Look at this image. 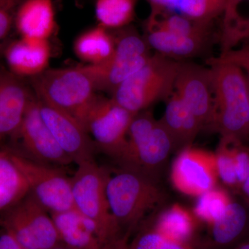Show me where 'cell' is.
<instances>
[{
    "mask_svg": "<svg viewBox=\"0 0 249 249\" xmlns=\"http://www.w3.org/2000/svg\"><path fill=\"white\" fill-rule=\"evenodd\" d=\"M213 91L211 130L243 142L249 136V93L243 70L223 57L207 60Z\"/></svg>",
    "mask_w": 249,
    "mask_h": 249,
    "instance_id": "6da1fadb",
    "label": "cell"
},
{
    "mask_svg": "<svg viewBox=\"0 0 249 249\" xmlns=\"http://www.w3.org/2000/svg\"><path fill=\"white\" fill-rule=\"evenodd\" d=\"M109 209L121 231L129 233L145 216L164 200L155 179L137 170L121 168L109 172L106 183Z\"/></svg>",
    "mask_w": 249,
    "mask_h": 249,
    "instance_id": "7a4b0ae2",
    "label": "cell"
},
{
    "mask_svg": "<svg viewBox=\"0 0 249 249\" xmlns=\"http://www.w3.org/2000/svg\"><path fill=\"white\" fill-rule=\"evenodd\" d=\"M180 61L155 53L111 95L121 107L137 114L173 95Z\"/></svg>",
    "mask_w": 249,
    "mask_h": 249,
    "instance_id": "3957f363",
    "label": "cell"
},
{
    "mask_svg": "<svg viewBox=\"0 0 249 249\" xmlns=\"http://www.w3.org/2000/svg\"><path fill=\"white\" fill-rule=\"evenodd\" d=\"M36 97L76 118L82 124L97 91L83 67L47 69L29 78Z\"/></svg>",
    "mask_w": 249,
    "mask_h": 249,
    "instance_id": "277c9868",
    "label": "cell"
},
{
    "mask_svg": "<svg viewBox=\"0 0 249 249\" xmlns=\"http://www.w3.org/2000/svg\"><path fill=\"white\" fill-rule=\"evenodd\" d=\"M174 150L169 134L150 111L136 114L131 123L127 142L116 160L121 168L137 170L155 179Z\"/></svg>",
    "mask_w": 249,
    "mask_h": 249,
    "instance_id": "5b68a950",
    "label": "cell"
},
{
    "mask_svg": "<svg viewBox=\"0 0 249 249\" xmlns=\"http://www.w3.org/2000/svg\"><path fill=\"white\" fill-rule=\"evenodd\" d=\"M71 178L73 208L96 228L103 245L121 235V229L111 214L106 194L109 171L95 162L77 165Z\"/></svg>",
    "mask_w": 249,
    "mask_h": 249,
    "instance_id": "8992f818",
    "label": "cell"
},
{
    "mask_svg": "<svg viewBox=\"0 0 249 249\" xmlns=\"http://www.w3.org/2000/svg\"><path fill=\"white\" fill-rule=\"evenodd\" d=\"M115 49L107 61L83 67L92 80L96 91L114 92L116 88L140 70L151 57L150 47L134 28L116 29L113 34Z\"/></svg>",
    "mask_w": 249,
    "mask_h": 249,
    "instance_id": "52a82bcc",
    "label": "cell"
},
{
    "mask_svg": "<svg viewBox=\"0 0 249 249\" xmlns=\"http://www.w3.org/2000/svg\"><path fill=\"white\" fill-rule=\"evenodd\" d=\"M0 224L23 249H47L61 242L50 213L29 193L0 213Z\"/></svg>",
    "mask_w": 249,
    "mask_h": 249,
    "instance_id": "ba28073f",
    "label": "cell"
},
{
    "mask_svg": "<svg viewBox=\"0 0 249 249\" xmlns=\"http://www.w3.org/2000/svg\"><path fill=\"white\" fill-rule=\"evenodd\" d=\"M135 115L111 97L96 94L82 124L96 149L116 160L125 145L129 127Z\"/></svg>",
    "mask_w": 249,
    "mask_h": 249,
    "instance_id": "9c48e42d",
    "label": "cell"
},
{
    "mask_svg": "<svg viewBox=\"0 0 249 249\" xmlns=\"http://www.w3.org/2000/svg\"><path fill=\"white\" fill-rule=\"evenodd\" d=\"M9 141L6 145L13 151L33 161L57 168L73 163L42 120L36 95L17 134Z\"/></svg>",
    "mask_w": 249,
    "mask_h": 249,
    "instance_id": "30bf717a",
    "label": "cell"
},
{
    "mask_svg": "<svg viewBox=\"0 0 249 249\" xmlns=\"http://www.w3.org/2000/svg\"><path fill=\"white\" fill-rule=\"evenodd\" d=\"M5 145L24 175L29 193L49 213L73 208L71 178L65 175L62 168L33 161Z\"/></svg>",
    "mask_w": 249,
    "mask_h": 249,
    "instance_id": "8fae6325",
    "label": "cell"
},
{
    "mask_svg": "<svg viewBox=\"0 0 249 249\" xmlns=\"http://www.w3.org/2000/svg\"><path fill=\"white\" fill-rule=\"evenodd\" d=\"M174 188L191 196H201L217 186L218 175L215 154L192 146L178 152L170 172Z\"/></svg>",
    "mask_w": 249,
    "mask_h": 249,
    "instance_id": "7c38bea8",
    "label": "cell"
},
{
    "mask_svg": "<svg viewBox=\"0 0 249 249\" xmlns=\"http://www.w3.org/2000/svg\"><path fill=\"white\" fill-rule=\"evenodd\" d=\"M38 100L39 111L59 146L76 165L94 160L96 145L76 118Z\"/></svg>",
    "mask_w": 249,
    "mask_h": 249,
    "instance_id": "4fadbf2b",
    "label": "cell"
},
{
    "mask_svg": "<svg viewBox=\"0 0 249 249\" xmlns=\"http://www.w3.org/2000/svg\"><path fill=\"white\" fill-rule=\"evenodd\" d=\"M174 92L200 122L211 130L213 112V91L209 67L180 61Z\"/></svg>",
    "mask_w": 249,
    "mask_h": 249,
    "instance_id": "5bb4252c",
    "label": "cell"
},
{
    "mask_svg": "<svg viewBox=\"0 0 249 249\" xmlns=\"http://www.w3.org/2000/svg\"><path fill=\"white\" fill-rule=\"evenodd\" d=\"M34 96L25 78L4 70L0 76V142L17 134Z\"/></svg>",
    "mask_w": 249,
    "mask_h": 249,
    "instance_id": "9a60e30c",
    "label": "cell"
},
{
    "mask_svg": "<svg viewBox=\"0 0 249 249\" xmlns=\"http://www.w3.org/2000/svg\"><path fill=\"white\" fill-rule=\"evenodd\" d=\"M49 40L21 37L9 42L3 53L9 71L30 78L48 69L52 49Z\"/></svg>",
    "mask_w": 249,
    "mask_h": 249,
    "instance_id": "2e32d148",
    "label": "cell"
},
{
    "mask_svg": "<svg viewBox=\"0 0 249 249\" xmlns=\"http://www.w3.org/2000/svg\"><path fill=\"white\" fill-rule=\"evenodd\" d=\"M15 27L21 37L49 40L57 24L52 0H24L16 14Z\"/></svg>",
    "mask_w": 249,
    "mask_h": 249,
    "instance_id": "e0dca14e",
    "label": "cell"
},
{
    "mask_svg": "<svg viewBox=\"0 0 249 249\" xmlns=\"http://www.w3.org/2000/svg\"><path fill=\"white\" fill-rule=\"evenodd\" d=\"M160 121L173 141L174 150L191 146L203 129L196 116L175 92L167 100Z\"/></svg>",
    "mask_w": 249,
    "mask_h": 249,
    "instance_id": "ac0fdd59",
    "label": "cell"
},
{
    "mask_svg": "<svg viewBox=\"0 0 249 249\" xmlns=\"http://www.w3.org/2000/svg\"><path fill=\"white\" fill-rule=\"evenodd\" d=\"M60 242L75 249H101L94 225L74 208L50 213Z\"/></svg>",
    "mask_w": 249,
    "mask_h": 249,
    "instance_id": "d6986e66",
    "label": "cell"
},
{
    "mask_svg": "<svg viewBox=\"0 0 249 249\" xmlns=\"http://www.w3.org/2000/svg\"><path fill=\"white\" fill-rule=\"evenodd\" d=\"M143 36L150 49L174 60H185L204 55L211 40L177 35L157 28H145Z\"/></svg>",
    "mask_w": 249,
    "mask_h": 249,
    "instance_id": "ffe728a7",
    "label": "cell"
},
{
    "mask_svg": "<svg viewBox=\"0 0 249 249\" xmlns=\"http://www.w3.org/2000/svg\"><path fill=\"white\" fill-rule=\"evenodd\" d=\"M199 223L193 211L175 204L160 213L150 227L171 240L196 245Z\"/></svg>",
    "mask_w": 249,
    "mask_h": 249,
    "instance_id": "44dd1931",
    "label": "cell"
},
{
    "mask_svg": "<svg viewBox=\"0 0 249 249\" xmlns=\"http://www.w3.org/2000/svg\"><path fill=\"white\" fill-rule=\"evenodd\" d=\"M29 193L24 175L11 157L9 148H0V213L22 200Z\"/></svg>",
    "mask_w": 249,
    "mask_h": 249,
    "instance_id": "7402d4cb",
    "label": "cell"
},
{
    "mask_svg": "<svg viewBox=\"0 0 249 249\" xmlns=\"http://www.w3.org/2000/svg\"><path fill=\"white\" fill-rule=\"evenodd\" d=\"M248 214L245 206L232 201L222 217L208 227L206 247L222 248L235 242L245 231Z\"/></svg>",
    "mask_w": 249,
    "mask_h": 249,
    "instance_id": "603a6c76",
    "label": "cell"
},
{
    "mask_svg": "<svg viewBox=\"0 0 249 249\" xmlns=\"http://www.w3.org/2000/svg\"><path fill=\"white\" fill-rule=\"evenodd\" d=\"M115 42L109 30L101 25L85 31L78 36L73 50L78 58L88 65H100L114 54Z\"/></svg>",
    "mask_w": 249,
    "mask_h": 249,
    "instance_id": "cb8c5ba5",
    "label": "cell"
},
{
    "mask_svg": "<svg viewBox=\"0 0 249 249\" xmlns=\"http://www.w3.org/2000/svg\"><path fill=\"white\" fill-rule=\"evenodd\" d=\"M211 26L210 23L172 13L151 12L145 22V28H157L177 35L210 40Z\"/></svg>",
    "mask_w": 249,
    "mask_h": 249,
    "instance_id": "d4e9b609",
    "label": "cell"
},
{
    "mask_svg": "<svg viewBox=\"0 0 249 249\" xmlns=\"http://www.w3.org/2000/svg\"><path fill=\"white\" fill-rule=\"evenodd\" d=\"M137 0H96L95 13L98 25L108 30L129 26L135 16Z\"/></svg>",
    "mask_w": 249,
    "mask_h": 249,
    "instance_id": "484cf974",
    "label": "cell"
},
{
    "mask_svg": "<svg viewBox=\"0 0 249 249\" xmlns=\"http://www.w3.org/2000/svg\"><path fill=\"white\" fill-rule=\"evenodd\" d=\"M232 201L226 190L217 186L197 196L193 213L199 222L209 227L224 215Z\"/></svg>",
    "mask_w": 249,
    "mask_h": 249,
    "instance_id": "4316f807",
    "label": "cell"
},
{
    "mask_svg": "<svg viewBox=\"0 0 249 249\" xmlns=\"http://www.w3.org/2000/svg\"><path fill=\"white\" fill-rule=\"evenodd\" d=\"M227 0H179L177 14L210 23L223 14Z\"/></svg>",
    "mask_w": 249,
    "mask_h": 249,
    "instance_id": "83f0119b",
    "label": "cell"
},
{
    "mask_svg": "<svg viewBox=\"0 0 249 249\" xmlns=\"http://www.w3.org/2000/svg\"><path fill=\"white\" fill-rule=\"evenodd\" d=\"M235 140L221 137L216 150L215 157L219 178L223 183L238 191V182L236 176L233 145Z\"/></svg>",
    "mask_w": 249,
    "mask_h": 249,
    "instance_id": "f1b7e54d",
    "label": "cell"
},
{
    "mask_svg": "<svg viewBox=\"0 0 249 249\" xmlns=\"http://www.w3.org/2000/svg\"><path fill=\"white\" fill-rule=\"evenodd\" d=\"M129 249H196L194 244L181 243L161 235L151 227L142 229L135 236Z\"/></svg>",
    "mask_w": 249,
    "mask_h": 249,
    "instance_id": "f546056e",
    "label": "cell"
},
{
    "mask_svg": "<svg viewBox=\"0 0 249 249\" xmlns=\"http://www.w3.org/2000/svg\"><path fill=\"white\" fill-rule=\"evenodd\" d=\"M24 0H0V55H3L19 6Z\"/></svg>",
    "mask_w": 249,
    "mask_h": 249,
    "instance_id": "4dcf8cb0",
    "label": "cell"
},
{
    "mask_svg": "<svg viewBox=\"0 0 249 249\" xmlns=\"http://www.w3.org/2000/svg\"><path fill=\"white\" fill-rule=\"evenodd\" d=\"M236 176L239 188L249 175V152L243 142L235 141L233 145Z\"/></svg>",
    "mask_w": 249,
    "mask_h": 249,
    "instance_id": "1f68e13d",
    "label": "cell"
},
{
    "mask_svg": "<svg viewBox=\"0 0 249 249\" xmlns=\"http://www.w3.org/2000/svg\"><path fill=\"white\" fill-rule=\"evenodd\" d=\"M219 55L233 62L243 70L247 78L249 93V46L244 45L240 49H231L221 53Z\"/></svg>",
    "mask_w": 249,
    "mask_h": 249,
    "instance_id": "d6a6232c",
    "label": "cell"
},
{
    "mask_svg": "<svg viewBox=\"0 0 249 249\" xmlns=\"http://www.w3.org/2000/svg\"><path fill=\"white\" fill-rule=\"evenodd\" d=\"M0 249H23L14 236L0 224Z\"/></svg>",
    "mask_w": 249,
    "mask_h": 249,
    "instance_id": "836d02e7",
    "label": "cell"
},
{
    "mask_svg": "<svg viewBox=\"0 0 249 249\" xmlns=\"http://www.w3.org/2000/svg\"><path fill=\"white\" fill-rule=\"evenodd\" d=\"M129 235L124 234L103 246L101 249H129Z\"/></svg>",
    "mask_w": 249,
    "mask_h": 249,
    "instance_id": "e575fe53",
    "label": "cell"
},
{
    "mask_svg": "<svg viewBox=\"0 0 249 249\" xmlns=\"http://www.w3.org/2000/svg\"><path fill=\"white\" fill-rule=\"evenodd\" d=\"M245 201L249 204V175L241 185L239 191Z\"/></svg>",
    "mask_w": 249,
    "mask_h": 249,
    "instance_id": "d590c367",
    "label": "cell"
},
{
    "mask_svg": "<svg viewBox=\"0 0 249 249\" xmlns=\"http://www.w3.org/2000/svg\"><path fill=\"white\" fill-rule=\"evenodd\" d=\"M47 249H75L73 248H71V247H69L65 244L62 243V242H60L58 245L53 246V247H51V248H49Z\"/></svg>",
    "mask_w": 249,
    "mask_h": 249,
    "instance_id": "8d00e7d4",
    "label": "cell"
},
{
    "mask_svg": "<svg viewBox=\"0 0 249 249\" xmlns=\"http://www.w3.org/2000/svg\"><path fill=\"white\" fill-rule=\"evenodd\" d=\"M173 14H176L177 9H178V1H179V0H173Z\"/></svg>",
    "mask_w": 249,
    "mask_h": 249,
    "instance_id": "74e56055",
    "label": "cell"
},
{
    "mask_svg": "<svg viewBox=\"0 0 249 249\" xmlns=\"http://www.w3.org/2000/svg\"><path fill=\"white\" fill-rule=\"evenodd\" d=\"M236 249H249V242L242 244V245L239 246Z\"/></svg>",
    "mask_w": 249,
    "mask_h": 249,
    "instance_id": "f35d334b",
    "label": "cell"
},
{
    "mask_svg": "<svg viewBox=\"0 0 249 249\" xmlns=\"http://www.w3.org/2000/svg\"><path fill=\"white\" fill-rule=\"evenodd\" d=\"M244 45L249 46V37L246 39L245 42H243Z\"/></svg>",
    "mask_w": 249,
    "mask_h": 249,
    "instance_id": "ab89813d",
    "label": "cell"
},
{
    "mask_svg": "<svg viewBox=\"0 0 249 249\" xmlns=\"http://www.w3.org/2000/svg\"><path fill=\"white\" fill-rule=\"evenodd\" d=\"M4 69L1 68V67H0V76H1V75L2 74V73L4 72Z\"/></svg>",
    "mask_w": 249,
    "mask_h": 249,
    "instance_id": "60d3db41",
    "label": "cell"
},
{
    "mask_svg": "<svg viewBox=\"0 0 249 249\" xmlns=\"http://www.w3.org/2000/svg\"></svg>",
    "mask_w": 249,
    "mask_h": 249,
    "instance_id": "b9f144b4",
    "label": "cell"
}]
</instances>
